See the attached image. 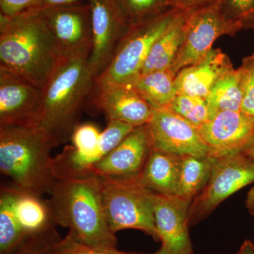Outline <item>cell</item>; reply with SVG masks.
<instances>
[{
	"instance_id": "7a4b0ae2",
	"label": "cell",
	"mask_w": 254,
	"mask_h": 254,
	"mask_svg": "<svg viewBox=\"0 0 254 254\" xmlns=\"http://www.w3.org/2000/svg\"><path fill=\"white\" fill-rule=\"evenodd\" d=\"M50 195L55 223L68 228L70 236L94 248L118 250L116 234L103 208L99 177L58 180Z\"/></svg>"
},
{
	"instance_id": "44dd1931",
	"label": "cell",
	"mask_w": 254,
	"mask_h": 254,
	"mask_svg": "<svg viewBox=\"0 0 254 254\" xmlns=\"http://www.w3.org/2000/svg\"><path fill=\"white\" fill-rule=\"evenodd\" d=\"M184 28L185 11H180L152 46L142 67L141 75L171 67L181 46Z\"/></svg>"
},
{
	"instance_id": "9c48e42d",
	"label": "cell",
	"mask_w": 254,
	"mask_h": 254,
	"mask_svg": "<svg viewBox=\"0 0 254 254\" xmlns=\"http://www.w3.org/2000/svg\"><path fill=\"white\" fill-rule=\"evenodd\" d=\"M240 28L225 17L220 3L185 12V28L181 46L170 70L176 75L182 68L203 60L222 36H234Z\"/></svg>"
},
{
	"instance_id": "6da1fadb",
	"label": "cell",
	"mask_w": 254,
	"mask_h": 254,
	"mask_svg": "<svg viewBox=\"0 0 254 254\" xmlns=\"http://www.w3.org/2000/svg\"><path fill=\"white\" fill-rule=\"evenodd\" d=\"M63 58L41 9L0 16V69L43 89Z\"/></svg>"
},
{
	"instance_id": "836d02e7",
	"label": "cell",
	"mask_w": 254,
	"mask_h": 254,
	"mask_svg": "<svg viewBox=\"0 0 254 254\" xmlns=\"http://www.w3.org/2000/svg\"><path fill=\"white\" fill-rule=\"evenodd\" d=\"M245 205L251 215L254 217V187L251 188L247 193Z\"/></svg>"
},
{
	"instance_id": "83f0119b",
	"label": "cell",
	"mask_w": 254,
	"mask_h": 254,
	"mask_svg": "<svg viewBox=\"0 0 254 254\" xmlns=\"http://www.w3.org/2000/svg\"><path fill=\"white\" fill-rule=\"evenodd\" d=\"M237 71L242 92L241 112L254 117V53L243 58Z\"/></svg>"
},
{
	"instance_id": "9a60e30c",
	"label": "cell",
	"mask_w": 254,
	"mask_h": 254,
	"mask_svg": "<svg viewBox=\"0 0 254 254\" xmlns=\"http://www.w3.org/2000/svg\"><path fill=\"white\" fill-rule=\"evenodd\" d=\"M210 156L220 158L242 153L254 140V117L242 112L224 111L198 128Z\"/></svg>"
},
{
	"instance_id": "f546056e",
	"label": "cell",
	"mask_w": 254,
	"mask_h": 254,
	"mask_svg": "<svg viewBox=\"0 0 254 254\" xmlns=\"http://www.w3.org/2000/svg\"><path fill=\"white\" fill-rule=\"evenodd\" d=\"M55 254H137L126 253L119 250H103L84 245L73 239L68 234L57 244Z\"/></svg>"
},
{
	"instance_id": "52a82bcc",
	"label": "cell",
	"mask_w": 254,
	"mask_h": 254,
	"mask_svg": "<svg viewBox=\"0 0 254 254\" xmlns=\"http://www.w3.org/2000/svg\"><path fill=\"white\" fill-rule=\"evenodd\" d=\"M171 8L154 17L131 23L118 46L109 64L95 83L131 85L141 75L152 46L180 12Z\"/></svg>"
},
{
	"instance_id": "e0dca14e",
	"label": "cell",
	"mask_w": 254,
	"mask_h": 254,
	"mask_svg": "<svg viewBox=\"0 0 254 254\" xmlns=\"http://www.w3.org/2000/svg\"><path fill=\"white\" fill-rule=\"evenodd\" d=\"M190 203L176 195L154 193L155 228L162 247L170 254H194L189 232Z\"/></svg>"
},
{
	"instance_id": "f1b7e54d",
	"label": "cell",
	"mask_w": 254,
	"mask_h": 254,
	"mask_svg": "<svg viewBox=\"0 0 254 254\" xmlns=\"http://www.w3.org/2000/svg\"><path fill=\"white\" fill-rule=\"evenodd\" d=\"M61 239L55 227L28 239L12 254H55V247Z\"/></svg>"
},
{
	"instance_id": "e575fe53",
	"label": "cell",
	"mask_w": 254,
	"mask_h": 254,
	"mask_svg": "<svg viewBox=\"0 0 254 254\" xmlns=\"http://www.w3.org/2000/svg\"><path fill=\"white\" fill-rule=\"evenodd\" d=\"M237 254H254V245L250 240H245Z\"/></svg>"
},
{
	"instance_id": "ffe728a7",
	"label": "cell",
	"mask_w": 254,
	"mask_h": 254,
	"mask_svg": "<svg viewBox=\"0 0 254 254\" xmlns=\"http://www.w3.org/2000/svg\"><path fill=\"white\" fill-rule=\"evenodd\" d=\"M181 157L153 148L137 180L153 193L176 195Z\"/></svg>"
},
{
	"instance_id": "8d00e7d4",
	"label": "cell",
	"mask_w": 254,
	"mask_h": 254,
	"mask_svg": "<svg viewBox=\"0 0 254 254\" xmlns=\"http://www.w3.org/2000/svg\"><path fill=\"white\" fill-rule=\"evenodd\" d=\"M153 254H169V252H168V250H166V249L165 248V247H160V250L158 251H157L155 253Z\"/></svg>"
},
{
	"instance_id": "8fae6325",
	"label": "cell",
	"mask_w": 254,
	"mask_h": 254,
	"mask_svg": "<svg viewBox=\"0 0 254 254\" xmlns=\"http://www.w3.org/2000/svg\"><path fill=\"white\" fill-rule=\"evenodd\" d=\"M63 58H89L93 47L89 3L41 9Z\"/></svg>"
},
{
	"instance_id": "30bf717a",
	"label": "cell",
	"mask_w": 254,
	"mask_h": 254,
	"mask_svg": "<svg viewBox=\"0 0 254 254\" xmlns=\"http://www.w3.org/2000/svg\"><path fill=\"white\" fill-rule=\"evenodd\" d=\"M254 182V160L242 153L215 158L206 186L190 203V225L206 218L223 200Z\"/></svg>"
},
{
	"instance_id": "4dcf8cb0",
	"label": "cell",
	"mask_w": 254,
	"mask_h": 254,
	"mask_svg": "<svg viewBox=\"0 0 254 254\" xmlns=\"http://www.w3.org/2000/svg\"><path fill=\"white\" fill-rule=\"evenodd\" d=\"M36 9H41L40 0H0V16L6 18H14Z\"/></svg>"
},
{
	"instance_id": "603a6c76",
	"label": "cell",
	"mask_w": 254,
	"mask_h": 254,
	"mask_svg": "<svg viewBox=\"0 0 254 254\" xmlns=\"http://www.w3.org/2000/svg\"><path fill=\"white\" fill-rule=\"evenodd\" d=\"M215 158L208 155L181 157L176 195L192 201L208 183Z\"/></svg>"
},
{
	"instance_id": "5b68a950",
	"label": "cell",
	"mask_w": 254,
	"mask_h": 254,
	"mask_svg": "<svg viewBox=\"0 0 254 254\" xmlns=\"http://www.w3.org/2000/svg\"><path fill=\"white\" fill-rule=\"evenodd\" d=\"M16 186L0 190V254H12L31 237L57 226L49 200Z\"/></svg>"
},
{
	"instance_id": "4fadbf2b",
	"label": "cell",
	"mask_w": 254,
	"mask_h": 254,
	"mask_svg": "<svg viewBox=\"0 0 254 254\" xmlns=\"http://www.w3.org/2000/svg\"><path fill=\"white\" fill-rule=\"evenodd\" d=\"M152 110L147 126L153 148L179 156L210 155L197 127L168 108Z\"/></svg>"
},
{
	"instance_id": "d4e9b609",
	"label": "cell",
	"mask_w": 254,
	"mask_h": 254,
	"mask_svg": "<svg viewBox=\"0 0 254 254\" xmlns=\"http://www.w3.org/2000/svg\"><path fill=\"white\" fill-rule=\"evenodd\" d=\"M168 109L198 128L210 119L206 100L200 97L177 94Z\"/></svg>"
},
{
	"instance_id": "d6a6232c",
	"label": "cell",
	"mask_w": 254,
	"mask_h": 254,
	"mask_svg": "<svg viewBox=\"0 0 254 254\" xmlns=\"http://www.w3.org/2000/svg\"><path fill=\"white\" fill-rule=\"evenodd\" d=\"M88 2V0H40L41 9Z\"/></svg>"
},
{
	"instance_id": "cb8c5ba5",
	"label": "cell",
	"mask_w": 254,
	"mask_h": 254,
	"mask_svg": "<svg viewBox=\"0 0 254 254\" xmlns=\"http://www.w3.org/2000/svg\"><path fill=\"white\" fill-rule=\"evenodd\" d=\"M210 119L224 111H241L242 92L237 69L224 74L211 88L206 98Z\"/></svg>"
},
{
	"instance_id": "3957f363",
	"label": "cell",
	"mask_w": 254,
	"mask_h": 254,
	"mask_svg": "<svg viewBox=\"0 0 254 254\" xmlns=\"http://www.w3.org/2000/svg\"><path fill=\"white\" fill-rule=\"evenodd\" d=\"M57 146L39 125L0 126V172L21 190L50 194L58 181L51 165V151Z\"/></svg>"
},
{
	"instance_id": "8992f818",
	"label": "cell",
	"mask_w": 254,
	"mask_h": 254,
	"mask_svg": "<svg viewBox=\"0 0 254 254\" xmlns=\"http://www.w3.org/2000/svg\"><path fill=\"white\" fill-rule=\"evenodd\" d=\"M135 127L110 120L100 131L93 124L78 125L73 130L71 145L52 158V170L57 180L95 176V167Z\"/></svg>"
},
{
	"instance_id": "ac0fdd59",
	"label": "cell",
	"mask_w": 254,
	"mask_h": 254,
	"mask_svg": "<svg viewBox=\"0 0 254 254\" xmlns=\"http://www.w3.org/2000/svg\"><path fill=\"white\" fill-rule=\"evenodd\" d=\"M97 103L108 120L134 127L147 125L153 115L151 107L131 85L97 84Z\"/></svg>"
},
{
	"instance_id": "d6986e66",
	"label": "cell",
	"mask_w": 254,
	"mask_h": 254,
	"mask_svg": "<svg viewBox=\"0 0 254 254\" xmlns=\"http://www.w3.org/2000/svg\"><path fill=\"white\" fill-rule=\"evenodd\" d=\"M233 68L225 53L212 49L203 60L179 71L175 81L177 94L205 98L215 83Z\"/></svg>"
},
{
	"instance_id": "1f68e13d",
	"label": "cell",
	"mask_w": 254,
	"mask_h": 254,
	"mask_svg": "<svg viewBox=\"0 0 254 254\" xmlns=\"http://www.w3.org/2000/svg\"><path fill=\"white\" fill-rule=\"evenodd\" d=\"M170 7L182 11H190L202 6L219 2L220 0H168Z\"/></svg>"
},
{
	"instance_id": "277c9868",
	"label": "cell",
	"mask_w": 254,
	"mask_h": 254,
	"mask_svg": "<svg viewBox=\"0 0 254 254\" xmlns=\"http://www.w3.org/2000/svg\"><path fill=\"white\" fill-rule=\"evenodd\" d=\"M95 76L88 58H63L43 87L39 126L57 145L71 139Z\"/></svg>"
},
{
	"instance_id": "d590c367",
	"label": "cell",
	"mask_w": 254,
	"mask_h": 254,
	"mask_svg": "<svg viewBox=\"0 0 254 254\" xmlns=\"http://www.w3.org/2000/svg\"><path fill=\"white\" fill-rule=\"evenodd\" d=\"M247 158L254 160V140L246 147L245 149L242 152Z\"/></svg>"
},
{
	"instance_id": "ba28073f",
	"label": "cell",
	"mask_w": 254,
	"mask_h": 254,
	"mask_svg": "<svg viewBox=\"0 0 254 254\" xmlns=\"http://www.w3.org/2000/svg\"><path fill=\"white\" fill-rule=\"evenodd\" d=\"M101 181L102 200L110 228L114 233L127 229L141 230L159 241L153 213L154 193L137 178Z\"/></svg>"
},
{
	"instance_id": "2e32d148",
	"label": "cell",
	"mask_w": 254,
	"mask_h": 254,
	"mask_svg": "<svg viewBox=\"0 0 254 254\" xmlns=\"http://www.w3.org/2000/svg\"><path fill=\"white\" fill-rule=\"evenodd\" d=\"M152 149L147 125L136 127L95 167L93 173L104 180L137 178Z\"/></svg>"
},
{
	"instance_id": "4316f807",
	"label": "cell",
	"mask_w": 254,
	"mask_h": 254,
	"mask_svg": "<svg viewBox=\"0 0 254 254\" xmlns=\"http://www.w3.org/2000/svg\"><path fill=\"white\" fill-rule=\"evenodd\" d=\"M131 23L154 17L171 9L168 0H120Z\"/></svg>"
},
{
	"instance_id": "484cf974",
	"label": "cell",
	"mask_w": 254,
	"mask_h": 254,
	"mask_svg": "<svg viewBox=\"0 0 254 254\" xmlns=\"http://www.w3.org/2000/svg\"><path fill=\"white\" fill-rule=\"evenodd\" d=\"M225 17L240 30H254V0H220Z\"/></svg>"
},
{
	"instance_id": "5bb4252c",
	"label": "cell",
	"mask_w": 254,
	"mask_h": 254,
	"mask_svg": "<svg viewBox=\"0 0 254 254\" xmlns=\"http://www.w3.org/2000/svg\"><path fill=\"white\" fill-rule=\"evenodd\" d=\"M43 91L0 69V126H37L41 118Z\"/></svg>"
},
{
	"instance_id": "7c38bea8",
	"label": "cell",
	"mask_w": 254,
	"mask_h": 254,
	"mask_svg": "<svg viewBox=\"0 0 254 254\" xmlns=\"http://www.w3.org/2000/svg\"><path fill=\"white\" fill-rule=\"evenodd\" d=\"M91 9L93 47L88 64L95 78L104 71L131 22L120 0H88Z\"/></svg>"
},
{
	"instance_id": "7402d4cb",
	"label": "cell",
	"mask_w": 254,
	"mask_h": 254,
	"mask_svg": "<svg viewBox=\"0 0 254 254\" xmlns=\"http://www.w3.org/2000/svg\"><path fill=\"white\" fill-rule=\"evenodd\" d=\"M175 77L170 68L142 74L134 84L135 89L152 108H168L177 93Z\"/></svg>"
}]
</instances>
